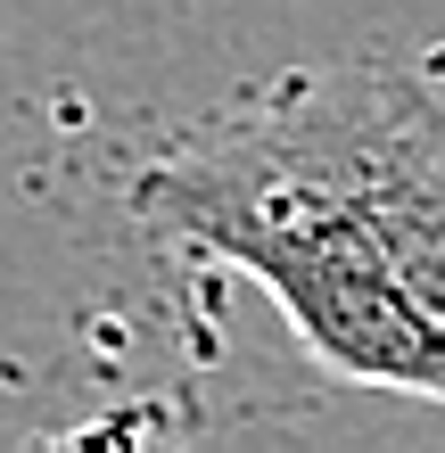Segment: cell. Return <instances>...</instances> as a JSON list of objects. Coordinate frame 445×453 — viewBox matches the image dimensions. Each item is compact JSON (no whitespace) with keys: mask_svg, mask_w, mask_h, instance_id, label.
Masks as SVG:
<instances>
[{"mask_svg":"<svg viewBox=\"0 0 445 453\" xmlns=\"http://www.w3.org/2000/svg\"><path fill=\"white\" fill-rule=\"evenodd\" d=\"M248 280L280 305L322 380L445 404V116L396 165L265 248Z\"/></svg>","mask_w":445,"mask_h":453,"instance_id":"obj_1","label":"cell"}]
</instances>
